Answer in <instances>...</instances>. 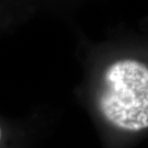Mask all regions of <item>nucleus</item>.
Segmentation results:
<instances>
[{"mask_svg": "<svg viewBox=\"0 0 148 148\" xmlns=\"http://www.w3.org/2000/svg\"><path fill=\"white\" fill-rule=\"evenodd\" d=\"M99 109L113 126L138 132L148 128V66L136 59L113 62L103 75Z\"/></svg>", "mask_w": 148, "mask_h": 148, "instance_id": "f257e3e1", "label": "nucleus"}, {"mask_svg": "<svg viewBox=\"0 0 148 148\" xmlns=\"http://www.w3.org/2000/svg\"><path fill=\"white\" fill-rule=\"evenodd\" d=\"M16 132L8 122L0 117V148H16Z\"/></svg>", "mask_w": 148, "mask_h": 148, "instance_id": "f03ea898", "label": "nucleus"}]
</instances>
